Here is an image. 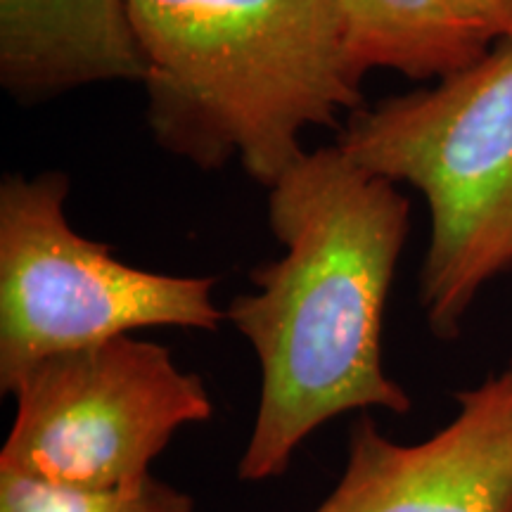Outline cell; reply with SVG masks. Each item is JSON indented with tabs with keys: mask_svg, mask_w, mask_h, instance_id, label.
Wrapping results in <instances>:
<instances>
[{
	"mask_svg": "<svg viewBox=\"0 0 512 512\" xmlns=\"http://www.w3.org/2000/svg\"><path fill=\"white\" fill-rule=\"evenodd\" d=\"M268 226L283 256L252 268V292L226 306L261 384L240 482L283 477L299 446L344 413L413 411L382 363L384 311L411 233L399 185L335 145L306 150L268 188Z\"/></svg>",
	"mask_w": 512,
	"mask_h": 512,
	"instance_id": "1",
	"label": "cell"
},
{
	"mask_svg": "<svg viewBox=\"0 0 512 512\" xmlns=\"http://www.w3.org/2000/svg\"><path fill=\"white\" fill-rule=\"evenodd\" d=\"M155 143L202 171L235 162L271 185L309 128L363 107L337 0H128Z\"/></svg>",
	"mask_w": 512,
	"mask_h": 512,
	"instance_id": "2",
	"label": "cell"
},
{
	"mask_svg": "<svg viewBox=\"0 0 512 512\" xmlns=\"http://www.w3.org/2000/svg\"><path fill=\"white\" fill-rule=\"evenodd\" d=\"M337 145L422 195L420 309L434 337L458 339L484 287L512 271V38L430 88L361 107Z\"/></svg>",
	"mask_w": 512,
	"mask_h": 512,
	"instance_id": "3",
	"label": "cell"
},
{
	"mask_svg": "<svg viewBox=\"0 0 512 512\" xmlns=\"http://www.w3.org/2000/svg\"><path fill=\"white\" fill-rule=\"evenodd\" d=\"M72 181L50 169L0 181V392L36 363L147 328L216 332V278L136 268L76 233Z\"/></svg>",
	"mask_w": 512,
	"mask_h": 512,
	"instance_id": "4",
	"label": "cell"
},
{
	"mask_svg": "<svg viewBox=\"0 0 512 512\" xmlns=\"http://www.w3.org/2000/svg\"><path fill=\"white\" fill-rule=\"evenodd\" d=\"M10 396L0 470L86 494L138 491L176 432L214 415L200 375L133 335L50 356Z\"/></svg>",
	"mask_w": 512,
	"mask_h": 512,
	"instance_id": "5",
	"label": "cell"
},
{
	"mask_svg": "<svg viewBox=\"0 0 512 512\" xmlns=\"http://www.w3.org/2000/svg\"><path fill=\"white\" fill-rule=\"evenodd\" d=\"M456 406L418 444L358 413L342 477L311 512H512V361L456 392Z\"/></svg>",
	"mask_w": 512,
	"mask_h": 512,
	"instance_id": "6",
	"label": "cell"
},
{
	"mask_svg": "<svg viewBox=\"0 0 512 512\" xmlns=\"http://www.w3.org/2000/svg\"><path fill=\"white\" fill-rule=\"evenodd\" d=\"M143 79L128 0H0V86L22 105Z\"/></svg>",
	"mask_w": 512,
	"mask_h": 512,
	"instance_id": "7",
	"label": "cell"
},
{
	"mask_svg": "<svg viewBox=\"0 0 512 512\" xmlns=\"http://www.w3.org/2000/svg\"><path fill=\"white\" fill-rule=\"evenodd\" d=\"M337 8L349 67L361 83L377 69L434 83L494 46L448 0H337Z\"/></svg>",
	"mask_w": 512,
	"mask_h": 512,
	"instance_id": "8",
	"label": "cell"
},
{
	"mask_svg": "<svg viewBox=\"0 0 512 512\" xmlns=\"http://www.w3.org/2000/svg\"><path fill=\"white\" fill-rule=\"evenodd\" d=\"M0 512H195V501L157 477L128 494H86L0 470Z\"/></svg>",
	"mask_w": 512,
	"mask_h": 512,
	"instance_id": "9",
	"label": "cell"
},
{
	"mask_svg": "<svg viewBox=\"0 0 512 512\" xmlns=\"http://www.w3.org/2000/svg\"><path fill=\"white\" fill-rule=\"evenodd\" d=\"M491 43L512 38V0H448Z\"/></svg>",
	"mask_w": 512,
	"mask_h": 512,
	"instance_id": "10",
	"label": "cell"
}]
</instances>
